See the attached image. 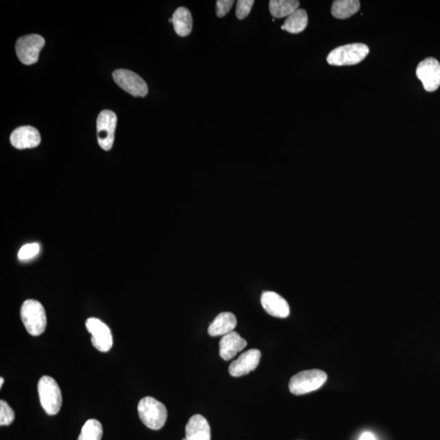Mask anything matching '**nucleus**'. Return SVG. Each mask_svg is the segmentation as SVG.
<instances>
[{"mask_svg": "<svg viewBox=\"0 0 440 440\" xmlns=\"http://www.w3.org/2000/svg\"><path fill=\"white\" fill-rule=\"evenodd\" d=\"M140 419L149 429L160 430L167 420L165 405L154 397L146 396L138 404Z\"/></svg>", "mask_w": 440, "mask_h": 440, "instance_id": "f257e3e1", "label": "nucleus"}, {"mask_svg": "<svg viewBox=\"0 0 440 440\" xmlns=\"http://www.w3.org/2000/svg\"><path fill=\"white\" fill-rule=\"evenodd\" d=\"M21 317L30 335L40 336L45 333L47 316L44 306L40 302L34 300L25 301L21 306Z\"/></svg>", "mask_w": 440, "mask_h": 440, "instance_id": "f03ea898", "label": "nucleus"}, {"mask_svg": "<svg viewBox=\"0 0 440 440\" xmlns=\"http://www.w3.org/2000/svg\"><path fill=\"white\" fill-rule=\"evenodd\" d=\"M38 393L41 406L47 414L56 415L62 405V395L58 384L49 376H44L38 383Z\"/></svg>", "mask_w": 440, "mask_h": 440, "instance_id": "7ed1b4c3", "label": "nucleus"}, {"mask_svg": "<svg viewBox=\"0 0 440 440\" xmlns=\"http://www.w3.org/2000/svg\"><path fill=\"white\" fill-rule=\"evenodd\" d=\"M327 374L321 369L304 370L291 379L289 388L292 394L301 395L320 389L327 381Z\"/></svg>", "mask_w": 440, "mask_h": 440, "instance_id": "20e7f679", "label": "nucleus"}, {"mask_svg": "<svg viewBox=\"0 0 440 440\" xmlns=\"http://www.w3.org/2000/svg\"><path fill=\"white\" fill-rule=\"evenodd\" d=\"M369 53L364 44H352L336 47L328 55L327 62L331 66H354L362 62Z\"/></svg>", "mask_w": 440, "mask_h": 440, "instance_id": "39448f33", "label": "nucleus"}, {"mask_svg": "<svg viewBox=\"0 0 440 440\" xmlns=\"http://www.w3.org/2000/svg\"><path fill=\"white\" fill-rule=\"evenodd\" d=\"M45 45V38L38 34H29L19 38L16 42V53L24 64L36 63L40 51Z\"/></svg>", "mask_w": 440, "mask_h": 440, "instance_id": "423d86ee", "label": "nucleus"}, {"mask_svg": "<svg viewBox=\"0 0 440 440\" xmlns=\"http://www.w3.org/2000/svg\"><path fill=\"white\" fill-rule=\"evenodd\" d=\"M113 77L121 88L133 97H145L149 93L145 81L133 71L120 69L113 73Z\"/></svg>", "mask_w": 440, "mask_h": 440, "instance_id": "0eeeda50", "label": "nucleus"}, {"mask_svg": "<svg viewBox=\"0 0 440 440\" xmlns=\"http://www.w3.org/2000/svg\"><path fill=\"white\" fill-rule=\"evenodd\" d=\"M117 120V115L111 110H103L98 116L97 139L103 150L109 151L113 147Z\"/></svg>", "mask_w": 440, "mask_h": 440, "instance_id": "6e6552de", "label": "nucleus"}, {"mask_svg": "<svg viewBox=\"0 0 440 440\" xmlns=\"http://www.w3.org/2000/svg\"><path fill=\"white\" fill-rule=\"evenodd\" d=\"M86 327L92 334L93 347L101 352H107L113 347V335L105 323L97 318H89L86 321Z\"/></svg>", "mask_w": 440, "mask_h": 440, "instance_id": "1a4fd4ad", "label": "nucleus"}, {"mask_svg": "<svg viewBox=\"0 0 440 440\" xmlns=\"http://www.w3.org/2000/svg\"><path fill=\"white\" fill-rule=\"evenodd\" d=\"M416 75L426 92L432 93L439 88L440 64L437 59L428 58L422 60L417 67Z\"/></svg>", "mask_w": 440, "mask_h": 440, "instance_id": "9d476101", "label": "nucleus"}, {"mask_svg": "<svg viewBox=\"0 0 440 440\" xmlns=\"http://www.w3.org/2000/svg\"><path fill=\"white\" fill-rule=\"evenodd\" d=\"M261 352L257 349H250L232 361L228 371L231 376L239 378L244 376L256 369L260 364Z\"/></svg>", "mask_w": 440, "mask_h": 440, "instance_id": "9b49d317", "label": "nucleus"}, {"mask_svg": "<svg viewBox=\"0 0 440 440\" xmlns=\"http://www.w3.org/2000/svg\"><path fill=\"white\" fill-rule=\"evenodd\" d=\"M10 141L17 149H32L40 144L41 136L36 128L24 126L12 132Z\"/></svg>", "mask_w": 440, "mask_h": 440, "instance_id": "f8f14e48", "label": "nucleus"}, {"mask_svg": "<svg viewBox=\"0 0 440 440\" xmlns=\"http://www.w3.org/2000/svg\"><path fill=\"white\" fill-rule=\"evenodd\" d=\"M261 304L266 312L274 317L286 318L290 315V306L287 301L277 293H262Z\"/></svg>", "mask_w": 440, "mask_h": 440, "instance_id": "ddd939ff", "label": "nucleus"}, {"mask_svg": "<svg viewBox=\"0 0 440 440\" xmlns=\"http://www.w3.org/2000/svg\"><path fill=\"white\" fill-rule=\"evenodd\" d=\"M247 346V342L243 338L232 331L223 335L219 342V355L224 360H230L236 354L243 350Z\"/></svg>", "mask_w": 440, "mask_h": 440, "instance_id": "4468645a", "label": "nucleus"}, {"mask_svg": "<svg viewBox=\"0 0 440 440\" xmlns=\"http://www.w3.org/2000/svg\"><path fill=\"white\" fill-rule=\"evenodd\" d=\"M187 440H210V427L204 416L196 414L185 427Z\"/></svg>", "mask_w": 440, "mask_h": 440, "instance_id": "2eb2a0df", "label": "nucleus"}, {"mask_svg": "<svg viewBox=\"0 0 440 440\" xmlns=\"http://www.w3.org/2000/svg\"><path fill=\"white\" fill-rule=\"evenodd\" d=\"M236 326V318L231 313H222L215 317L208 328V334L212 337L225 335L234 331Z\"/></svg>", "mask_w": 440, "mask_h": 440, "instance_id": "dca6fc26", "label": "nucleus"}, {"mask_svg": "<svg viewBox=\"0 0 440 440\" xmlns=\"http://www.w3.org/2000/svg\"><path fill=\"white\" fill-rule=\"evenodd\" d=\"M172 23L177 34L181 37H186L191 34L193 29V17L191 11L186 8H177L172 16Z\"/></svg>", "mask_w": 440, "mask_h": 440, "instance_id": "f3484780", "label": "nucleus"}, {"mask_svg": "<svg viewBox=\"0 0 440 440\" xmlns=\"http://www.w3.org/2000/svg\"><path fill=\"white\" fill-rule=\"evenodd\" d=\"M308 23V16L307 12L299 8V10H297L287 17L282 29L291 34H300L307 28Z\"/></svg>", "mask_w": 440, "mask_h": 440, "instance_id": "a211bd4d", "label": "nucleus"}, {"mask_svg": "<svg viewBox=\"0 0 440 440\" xmlns=\"http://www.w3.org/2000/svg\"><path fill=\"white\" fill-rule=\"evenodd\" d=\"M360 7L357 0H336L332 4L331 14L335 19H347L356 14Z\"/></svg>", "mask_w": 440, "mask_h": 440, "instance_id": "6ab92c4d", "label": "nucleus"}, {"mask_svg": "<svg viewBox=\"0 0 440 440\" xmlns=\"http://www.w3.org/2000/svg\"><path fill=\"white\" fill-rule=\"evenodd\" d=\"M300 1L296 0H271L269 10L274 19H283L291 16L293 12L299 10Z\"/></svg>", "mask_w": 440, "mask_h": 440, "instance_id": "aec40b11", "label": "nucleus"}, {"mask_svg": "<svg viewBox=\"0 0 440 440\" xmlns=\"http://www.w3.org/2000/svg\"><path fill=\"white\" fill-rule=\"evenodd\" d=\"M103 427L100 421L89 419L85 422L77 440H101Z\"/></svg>", "mask_w": 440, "mask_h": 440, "instance_id": "412c9836", "label": "nucleus"}, {"mask_svg": "<svg viewBox=\"0 0 440 440\" xmlns=\"http://www.w3.org/2000/svg\"><path fill=\"white\" fill-rule=\"evenodd\" d=\"M15 420V413L10 405L3 400H0V426H10Z\"/></svg>", "mask_w": 440, "mask_h": 440, "instance_id": "4be33fe9", "label": "nucleus"}, {"mask_svg": "<svg viewBox=\"0 0 440 440\" xmlns=\"http://www.w3.org/2000/svg\"><path fill=\"white\" fill-rule=\"evenodd\" d=\"M40 245L37 243L27 244L21 248L19 252V258L20 260H28L36 256L40 253Z\"/></svg>", "mask_w": 440, "mask_h": 440, "instance_id": "5701e85b", "label": "nucleus"}, {"mask_svg": "<svg viewBox=\"0 0 440 440\" xmlns=\"http://www.w3.org/2000/svg\"><path fill=\"white\" fill-rule=\"evenodd\" d=\"M254 0H239L236 3V16L239 20L245 19L252 10Z\"/></svg>", "mask_w": 440, "mask_h": 440, "instance_id": "b1692460", "label": "nucleus"}, {"mask_svg": "<svg viewBox=\"0 0 440 440\" xmlns=\"http://www.w3.org/2000/svg\"><path fill=\"white\" fill-rule=\"evenodd\" d=\"M234 0H218L217 2V14L219 17H223L228 14L234 5Z\"/></svg>", "mask_w": 440, "mask_h": 440, "instance_id": "393cba45", "label": "nucleus"}, {"mask_svg": "<svg viewBox=\"0 0 440 440\" xmlns=\"http://www.w3.org/2000/svg\"><path fill=\"white\" fill-rule=\"evenodd\" d=\"M359 440H377L374 435L371 432H365L360 435Z\"/></svg>", "mask_w": 440, "mask_h": 440, "instance_id": "a878e982", "label": "nucleus"}, {"mask_svg": "<svg viewBox=\"0 0 440 440\" xmlns=\"http://www.w3.org/2000/svg\"><path fill=\"white\" fill-rule=\"evenodd\" d=\"M3 382H4L3 378H0V387H3Z\"/></svg>", "mask_w": 440, "mask_h": 440, "instance_id": "bb28decb", "label": "nucleus"}, {"mask_svg": "<svg viewBox=\"0 0 440 440\" xmlns=\"http://www.w3.org/2000/svg\"><path fill=\"white\" fill-rule=\"evenodd\" d=\"M182 440H187V439H186V438H184V439H183Z\"/></svg>", "mask_w": 440, "mask_h": 440, "instance_id": "cd10ccee", "label": "nucleus"}]
</instances>
